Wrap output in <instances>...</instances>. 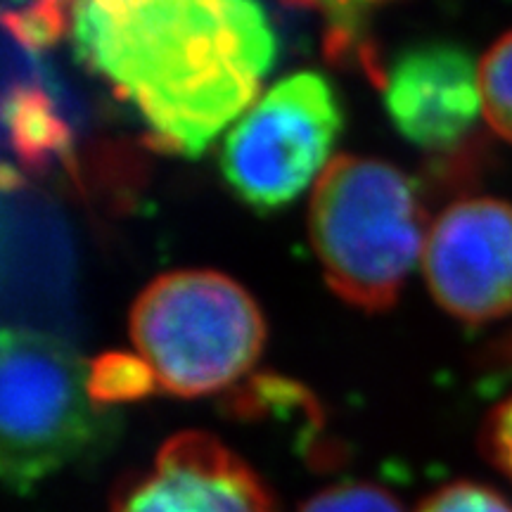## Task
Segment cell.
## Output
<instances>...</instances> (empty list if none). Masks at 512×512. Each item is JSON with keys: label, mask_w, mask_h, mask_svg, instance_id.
Listing matches in <instances>:
<instances>
[{"label": "cell", "mask_w": 512, "mask_h": 512, "mask_svg": "<svg viewBox=\"0 0 512 512\" xmlns=\"http://www.w3.org/2000/svg\"><path fill=\"white\" fill-rule=\"evenodd\" d=\"M79 60L136 107L152 143L200 157L254 105L275 62L266 12L238 0L72 5Z\"/></svg>", "instance_id": "obj_1"}, {"label": "cell", "mask_w": 512, "mask_h": 512, "mask_svg": "<svg viewBox=\"0 0 512 512\" xmlns=\"http://www.w3.org/2000/svg\"><path fill=\"white\" fill-rule=\"evenodd\" d=\"M427 230L418 185L384 159L337 155L313 188V252L330 290L354 309H392L422 259Z\"/></svg>", "instance_id": "obj_2"}, {"label": "cell", "mask_w": 512, "mask_h": 512, "mask_svg": "<svg viewBox=\"0 0 512 512\" xmlns=\"http://www.w3.org/2000/svg\"><path fill=\"white\" fill-rule=\"evenodd\" d=\"M117 415L88 392L72 344L31 328L0 330V484L19 494L105 448Z\"/></svg>", "instance_id": "obj_3"}, {"label": "cell", "mask_w": 512, "mask_h": 512, "mask_svg": "<svg viewBox=\"0 0 512 512\" xmlns=\"http://www.w3.org/2000/svg\"><path fill=\"white\" fill-rule=\"evenodd\" d=\"M131 339L164 392L200 399L233 387L256 366L266 320L256 299L226 273L171 271L131 309Z\"/></svg>", "instance_id": "obj_4"}, {"label": "cell", "mask_w": 512, "mask_h": 512, "mask_svg": "<svg viewBox=\"0 0 512 512\" xmlns=\"http://www.w3.org/2000/svg\"><path fill=\"white\" fill-rule=\"evenodd\" d=\"M342 126L335 86L318 72L290 74L230 128L221 174L242 204L271 214L297 200L328 169Z\"/></svg>", "instance_id": "obj_5"}, {"label": "cell", "mask_w": 512, "mask_h": 512, "mask_svg": "<svg viewBox=\"0 0 512 512\" xmlns=\"http://www.w3.org/2000/svg\"><path fill=\"white\" fill-rule=\"evenodd\" d=\"M422 273L441 309L467 325L512 313V204L465 197L427 230Z\"/></svg>", "instance_id": "obj_6"}, {"label": "cell", "mask_w": 512, "mask_h": 512, "mask_svg": "<svg viewBox=\"0 0 512 512\" xmlns=\"http://www.w3.org/2000/svg\"><path fill=\"white\" fill-rule=\"evenodd\" d=\"M110 512H278L259 472L207 432L166 439L152 465L114 489Z\"/></svg>", "instance_id": "obj_7"}, {"label": "cell", "mask_w": 512, "mask_h": 512, "mask_svg": "<svg viewBox=\"0 0 512 512\" xmlns=\"http://www.w3.org/2000/svg\"><path fill=\"white\" fill-rule=\"evenodd\" d=\"M382 93L396 131L425 152H453L482 117L479 64L456 43L403 50L387 67Z\"/></svg>", "instance_id": "obj_8"}, {"label": "cell", "mask_w": 512, "mask_h": 512, "mask_svg": "<svg viewBox=\"0 0 512 512\" xmlns=\"http://www.w3.org/2000/svg\"><path fill=\"white\" fill-rule=\"evenodd\" d=\"M323 17V53L328 62L344 69H358L384 88L387 64L373 34L375 15L380 5L373 3H325L311 5Z\"/></svg>", "instance_id": "obj_9"}, {"label": "cell", "mask_w": 512, "mask_h": 512, "mask_svg": "<svg viewBox=\"0 0 512 512\" xmlns=\"http://www.w3.org/2000/svg\"><path fill=\"white\" fill-rule=\"evenodd\" d=\"M5 121L24 162L43 166L69 152V128L38 88H17L5 102Z\"/></svg>", "instance_id": "obj_10"}, {"label": "cell", "mask_w": 512, "mask_h": 512, "mask_svg": "<svg viewBox=\"0 0 512 512\" xmlns=\"http://www.w3.org/2000/svg\"><path fill=\"white\" fill-rule=\"evenodd\" d=\"M155 387V373L140 356L112 351L88 363V392L107 411H112L117 403L147 399Z\"/></svg>", "instance_id": "obj_11"}, {"label": "cell", "mask_w": 512, "mask_h": 512, "mask_svg": "<svg viewBox=\"0 0 512 512\" xmlns=\"http://www.w3.org/2000/svg\"><path fill=\"white\" fill-rule=\"evenodd\" d=\"M482 117L512 143V31L498 38L479 62Z\"/></svg>", "instance_id": "obj_12"}, {"label": "cell", "mask_w": 512, "mask_h": 512, "mask_svg": "<svg viewBox=\"0 0 512 512\" xmlns=\"http://www.w3.org/2000/svg\"><path fill=\"white\" fill-rule=\"evenodd\" d=\"M297 512H406V508L380 484L339 482L306 498Z\"/></svg>", "instance_id": "obj_13"}, {"label": "cell", "mask_w": 512, "mask_h": 512, "mask_svg": "<svg viewBox=\"0 0 512 512\" xmlns=\"http://www.w3.org/2000/svg\"><path fill=\"white\" fill-rule=\"evenodd\" d=\"M3 24L22 46L41 50L60 41V36L72 27V5L41 3L15 8L3 15Z\"/></svg>", "instance_id": "obj_14"}, {"label": "cell", "mask_w": 512, "mask_h": 512, "mask_svg": "<svg viewBox=\"0 0 512 512\" xmlns=\"http://www.w3.org/2000/svg\"><path fill=\"white\" fill-rule=\"evenodd\" d=\"M415 512H512V503L491 486L460 479L432 491Z\"/></svg>", "instance_id": "obj_15"}, {"label": "cell", "mask_w": 512, "mask_h": 512, "mask_svg": "<svg viewBox=\"0 0 512 512\" xmlns=\"http://www.w3.org/2000/svg\"><path fill=\"white\" fill-rule=\"evenodd\" d=\"M482 448L491 465L512 482V396L498 403L484 422Z\"/></svg>", "instance_id": "obj_16"}, {"label": "cell", "mask_w": 512, "mask_h": 512, "mask_svg": "<svg viewBox=\"0 0 512 512\" xmlns=\"http://www.w3.org/2000/svg\"><path fill=\"white\" fill-rule=\"evenodd\" d=\"M510 358H512V347H510Z\"/></svg>", "instance_id": "obj_17"}]
</instances>
